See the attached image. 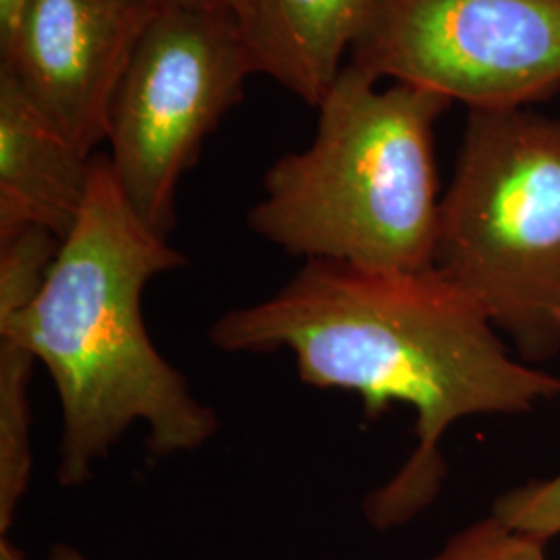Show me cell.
I'll use <instances>...</instances> for the list:
<instances>
[{
  "instance_id": "30bf717a",
  "label": "cell",
  "mask_w": 560,
  "mask_h": 560,
  "mask_svg": "<svg viewBox=\"0 0 560 560\" xmlns=\"http://www.w3.org/2000/svg\"><path fill=\"white\" fill-rule=\"evenodd\" d=\"M38 361L0 335V538H7L32 478L30 386Z\"/></svg>"
},
{
  "instance_id": "52a82bcc",
  "label": "cell",
  "mask_w": 560,
  "mask_h": 560,
  "mask_svg": "<svg viewBox=\"0 0 560 560\" xmlns=\"http://www.w3.org/2000/svg\"><path fill=\"white\" fill-rule=\"evenodd\" d=\"M161 13L152 0H25L2 67L85 156L108 140L110 113L141 38Z\"/></svg>"
},
{
  "instance_id": "9c48e42d",
  "label": "cell",
  "mask_w": 560,
  "mask_h": 560,
  "mask_svg": "<svg viewBox=\"0 0 560 560\" xmlns=\"http://www.w3.org/2000/svg\"><path fill=\"white\" fill-rule=\"evenodd\" d=\"M376 7L378 0H245L241 30L256 73L320 106Z\"/></svg>"
},
{
  "instance_id": "3957f363",
  "label": "cell",
  "mask_w": 560,
  "mask_h": 560,
  "mask_svg": "<svg viewBox=\"0 0 560 560\" xmlns=\"http://www.w3.org/2000/svg\"><path fill=\"white\" fill-rule=\"evenodd\" d=\"M376 81L353 62L342 69L310 148L268 168L247 217L258 237L305 261L432 268L441 214L432 129L451 102Z\"/></svg>"
},
{
  "instance_id": "5bb4252c",
  "label": "cell",
  "mask_w": 560,
  "mask_h": 560,
  "mask_svg": "<svg viewBox=\"0 0 560 560\" xmlns=\"http://www.w3.org/2000/svg\"><path fill=\"white\" fill-rule=\"evenodd\" d=\"M25 0H0V44L11 38Z\"/></svg>"
},
{
  "instance_id": "7c38bea8",
  "label": "cell",
  "mask_w": 560,
  "mask_h": 560,
  "mask_svg": "<svg viewBox=\"0 0 560 560\" xmlns=\"http://www.w3.org/2000/svg\"><path fill=\"white\" fill-rule=\"evenodd\" d=\"M492 513L540 540L560 536V471L555 478L527 481L509 490L492 504Z\"/></svg>"
},
{
  "instance_id": "4fadbf2b",
  "label": "cell",
  "mask_w": 560,
  "mask_h": 560,
  "mask_svg": "<svg viewBox=\"0 0 560 560\" xmlns=\"http://www.w3.org/2000/svg\"><path fill=\"white\" fill-rule=\"evenodd\" d=\"M161 9H198V11H217L243 20L245 0H152Z\"/></svg>"
},
{
  "instance_id": "8fae6325",
  "label": "cell",
  "mask_w": 560,
  "mask_h": 560,
  "mask_svg": "<svg viewBox=\"0 0 560 560\" xmlns=\"http://www.w3.org/2000/svg\"><path fill=\"white\" fill-rule=\"evenodd\" d=\"M546 544L506 525L490 511L451 536L430 560H550Z\"/></svg>"
},
{
  "instance_id": "ba28073f",
  "label": "cell",
  "mask_w": 560,
  "mask_h": 560,
  "mask_svg": "<svg viewBox=\"0 0 560 560\" xmlns=\"http://www.w3.org/2000/svg\"><path fill=\"white\" fill-rule=\"evenodd\" d=\"M92 161L0 69V237L44 229L65 240L88 196Z\"/></svg>"
},
{
  "instance_id": "2e32d148",
  "label": "cell",
  "mask_w": 560,
  "mask_h": 560,
  "mask_svg": "<svg viewBox=\"0 0 560 560\" xmlns=\"http://www.w3.org/2000/svg\"><path fill=\"white\" fill-rule=\"evenodd\" d=\"M0 560H27L20 546H15L11 538H0Z\"/></svg>"
},
{
  "instance_id": "8992f818",
  "label": "cell",
  "mask_w": 560,
  "mask_h": 560,
  "mask_svg": "<svg viewBox=\"0 0 560 560\" xmlns=\"http://www.w3.org/2000/svg\"><path fill=\"white\" fill-rule=\"evenodd\" d=\"M351 62L471 110L521 108L560 85V0H378Z\"/></svg>"
},
{
  "instance_id": "5b68a950",
  "label": "cell",
  "mask_w": 560,
  "mask_h": 560,
  "mask_svg": "<svg viewBox=\"0 0 560 560\" xmlns=\"http://www.w3.org/2000/svg\"><path fill=\"white\" fill-rule=\"evenodd\" d=\"M256 73L240 21L161 9L120 81L108 143L120 189L162 237L175 226L183 175Z\"/></svg>"
},
{
  "instance_id": "277c9868",
  "label": "cell",
  "mask_w": 560,
  "mask_h": 560,
  "mask_svg": "<svg viewBox=\"0 0 560 560\" xmlns=\"http://www.w3.org/2000/svg\"><path fill=\"white\" fill-rule=\"evenodd\" d=\"M432 268L521 358L560 353V119L471 110Z\"/></svg>"
},
{
  "instance_id": "9a60e30c",
  "label": "cell",
  "mask_w": 560,
  "mask_h": 560,
  "mask_svg": "<svg viewBox=\"0 0 560 560\" xmlns=\"http://www.w3.org/2000/svg\"><path fill=\"white\" fill-rule=\"evenodd\" d=\"M48 560H92L90 557H85L83 552H81L80 548H75V546H69V544H55L52 548H50V555H48Z\"/></svg>"
},
{
  "instance_id": "6da1fadb",
  "label": "cell",
  "mask_w": 560,
  "mask_h": 560,
  "mask_svg": "<svg viewBox=\"0 0 560 560\" xmlns=\"http://www.w3.org/2000/svg\"><path fill=\"white\" fill-rule=\"evenodd\" d=\"M208 337L224 353H289L307 386L360 395L368 420L390 405L413 409V453L363 501L378 532L436 501L442 441L457 421L529 413L560 395V378L515 360L480 307L434 268L305 261L275 295L222 314Z\"/></svg>"
},
{
  "instance_id": "7a4b0ae2",
  "label": "cell",
  "mask_w": 560,
  "mask_h": 560,
  "mask_svg": "<svg viewBox=\"0 0 560 560\" xmlns=\"http://www.w3.org/2000/svg\"><path fill=\"white\" fill-rule=\"evenodd\" d=\"M185 264L127 200L108 156H94L80 217L40 291L0 312V335L20 340L55 384L60 486H83L136 423L156 457L200 451L217 434V411L162 358L141 310L148 284Z\"/></svg>"
}]
</instances>
